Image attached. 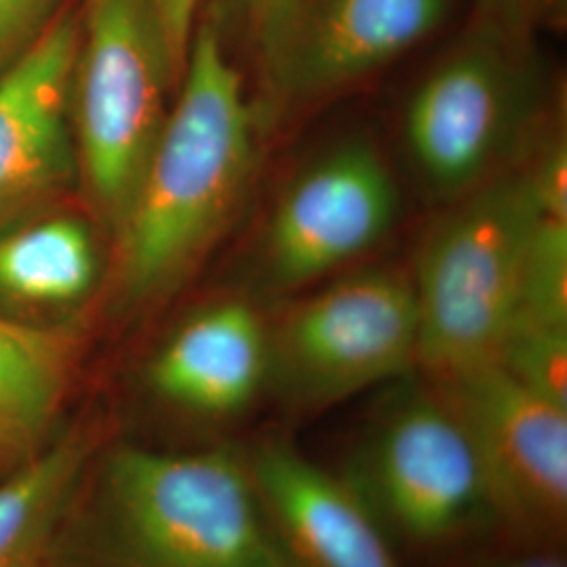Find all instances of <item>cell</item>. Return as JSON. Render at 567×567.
<instances>
[{"instance_id": "23", "label": "cell", "mask_w": 567, "mask_h": 567, "mask_svg": "<svg viewBox=\"0 0 567 567\" xmlns=\"http://www.w3.org/2000/svg\"><path fill=\"white\" fill-rule=\"evenodd\" d=\"M475 7L477 20L529 39L532 30L559 7V0H475Z\"/></svg>"}, {"instance_id": "20", "label": "cell", "mask_w": 567, "mask_h": 567, "mask_svg": "<svg viewBox=\"0 0 567 567\" xmlns=\"http://www.w3.org/2000/svg\"><path fill=\"white\" fill-rule=\"evenodd\" d=\"M55 4L58 0H0V72L47 30Z\"/></svg>"}, {"instance_id": "22", "label": "cell", "mask_w": 567, "mask_h": 567, "mask_svg": "<svg viewBox=\"0 0 567 567\" xmlns=\"http://www.w3.org/2000/svg\"><path fill=\"white\" fill-rule=\"evenodd\" d=\"M526 171L543 217L567 221L566 145H550Z\"/></svg>"}, {"instance_id": "16", "label": "cell", "mask_w": 567, "mask_h": 567, "mask_svg": "<svg viewBox=\"0 0 567 567\" xmlns=\"http://www.w3.org/2000/svg\"><path fill=\"white\" fill-rule=\"evenodd\" d=\"M95 246L84 225L49 219L0 238V297L13 303L76 301L95 280Z\"/></svg>"}, {"instance_id": "13", "label": "cell", "mask_w": 567, "mask_h": 567, "mask_svg": "<svg viewBox=\"0 0 567 567\" xmlns=\"http://www.w3.org/2000/svg\"><path fill=\"white\" fill-rule=\"evenodd\" d=\"M269 332L243 301L204 309L182 326L150 365V383L187 412L225 419L255 402L269 379Z\"/></svg>"}, {"instance_id": "15", "label": "cell", "mask_w": 567, "mask_h": 567, "mask_svg": "<svg viewBox=\"0 0 567 567\" xmlns=\"http://www.w3.org/2000/svg\"><path fill=\"white\" fill-rule=\"evenodd\" d=\"M91 454L84 435L37 452L0 484V567H39Z\"/></svg>"}, {"instance_id": "9", "label": "cell", "mask_w": 567, "mask_h": 567, "mask_svg": "<svg viewBox=\"0 0 567 567\" xmlns=\"http://www.w3.org/2000/svg\"><path fill=\"white\" fill-rule=\"evenodd\" d=\"M398 187L370 143L330 150L290 183L261 243L264 282L295 290L364 255L391 229Z\"/></svg>"}, {"instance_id": "10", "label": "cell", "mask_w": 567, "mask_h": 567, "mask_svg": "<svg viewBox=\"0 0 567 567\" xmlns=\"http://www.w3.org/2000/svg\"><path fill=\"white\" fill-rule=\"evenodd\" d=\"M450 0H299L261 55L286 102H316L398 60L431 37Z\"/></svg>"}, {"instance_id": "4", "label": "cell", "mask_w": 567, "mask_h": 567, "mask_svg": "<svg viewBox=\"0 0 567 567\" xmlns=\"http://www.w3.org/2000/svg\"><path fill=\"white\" fill-rule=\"evenodd\" d=\"M527 41L477 20L414 89L405 145L442 200H458L508 171L526 143L540 105Z\"/></svg>"}, {"instance_id": "21", "label": "cell", "mask_w": 567, "mask_h": 567, "mask_svg": "<svg viewBox=\"0 0 567 567\" xmlns=\"http://www.w3.org/2000/svg\"><path fill=\"white\" fill-rule=\"evenodd\" d=\"M152 13L158 21L164 47L173 65L177 84L182 81L183 68L189 53V44L196 32V20L203 0H147Z\"/></svg>"}, {"instance_id": "5", "label": "cell", "mask_w": 567, "mask_h": 567, "mask_svg": "<svg viewBox=\"0 0 567 567\" xmlns=\"http://www.w3.org/2000/svg\"><path fill=\"white\" fill-rule=\"evenodd\" d=\"M177 84L147 0H86L72 86V133L89 196L121 227Z\"/></svg>"}, {"instance_id": "19", "label": "cell", "mask_w": 567, "mask_h": 567, "mask_svg": "<svg viewBox=\"0 0 567 567\" xmlns=\"http://www.w3.org/2000/svg\"><path fill=\"white\" fill-rule=\"evenodd\" d=\"M299 0H217L210 23L246 42L261 60Z\"/></svg>"}, {"instance_id": "14", "label": "cell", "mask_w": 567, "mask_h": 567, "mask_svg": "<svg viewBox=\"0 0 567 567\" xmlns=\"http://www.w3.org/2000/svg\"><path fill=\"white\" fill-rule=\"evenodd\" d=\"M74 344L58 330L0 318V461L39 452L68 386Z\"/></svg>"}, {"instance_id": "12", "label": "cell", "mask_w": 567, "mask_h": 567, "mask_svg": "<svg viewBox=\"0 0 567 567\" xmlns=\"http://www.w3.org/2000/svg\"><path fill=\"white\" fill-rule=\"evenodd\" d=\"M248 466L265 508L301 567H400L383 526L349 482L282 442Z\"/></svg>"}, {"instance_id": "18", "label": "cell", "mask_w": 567, "mask_h": 567, "mask_svg": "<svg viewBox=\"0 0 567 567\" xmlns=\"http://www.w3.org/2000/svg\"><path fill=\"white\" fill-rule=\"evenodd\" d=\"M496 364L522 385L567 408V328L513 326Z\"/></svg>"}, {"instance_id": "11", "label": "cell", "mask_w": 567, "mask_h": 567, "mask_svg": "<svg viewBox=\"0 0 567 567\" xmlns=\"http://www.w3.org/2000/svg\"><path fill=\"white\" fill-rule=\"evenodd\" d=\"M81 21L65 13L0 72V229L74 179L72 86Z\"/></svg>"}, {"instance_id": "6", "label": "cell", "mask_w": 567, "mask_h": 567, "mask_svg": "<svg viewBox=\"0 0 567 567\" xmlns=\"http://www.w3.org/2000/svg\"><path fill=\"white\" fill-rule=\"evenodd\" d=\"M414 284L368 269L297 305L269 334V377L303 408H324L385 383L416 364Z\"/></svg>"}, {"instance_id": "1", "label": "cell", "mask_w": 567, "mask_h": 567, "mask_svg": "<svg viewBox=\"0 0 567 567\" xmlns=\"http://www.w3.org/2000/svg\"><path fill=\"white\" fill-rule=\"evenodd\" d=\"M255 163V124L224 37L196 28L163 133L118 231L121 284L135 301L168 295L224 231Z\"/></svg>"}, {"instance_id": "17", "label": "cell", "mask_w": 567, "mask_h": 567, "mask_svg": "<svg viewBox=\"0 0 567 567\" xmlns=\"http://www.w3.org/2000/svg\"><path fill=\"white\" fill-rule=\"evenodd\" d=\"M515 324L567 328V221L538 219L527 246Z\"/></svg>"}, {"instance_id": "24", "label": "cell", "mask_w": 567, "mask_h": 567, "mask_svg": "<svg viewBox=\"0 0 567 567\" xmlns=\"http://www.w3.org/2000/svg\"><path fill=\"white\" fill-rule=\"evenodd\" d=\"M494 567H566V564L550 555H532V557L513 559V561H505V564Z\"/></svg>"}, {"instance_id": "7", "label": "cell", "mask_w": 567, "mask_h": 567, "mask_svg": "<svg viewBox=\"0 0 567 567\" xmlns=\"http://www.w3.org/2000/svg\"><path fill=\"white\" fill-rule=\"evenodd\" d=\"M349 484L386 536L414 545L447 543L492 513L473 440L437 389L410 393L386 412Z\"/></svg>"}, {"instance_id": "3", "label": "cell", "mask_w": 567, "mask_h": 567, "mask_svg": "<svg viewBox=\"0 0 567 567\" xmlns=\"http://www.w3.org/2000/svg\"><path fill=\"white\" fill-rule=\"evenodd\" d=\"M543 217L527 171L458 198L416 264V364L435 385L496 364L517 316L527 246Z\"/></svg>"}, {"instance_id": "2", "label": "cell", "mask_w": 567, "mask_h": 567, "mask_svg": "<svg viewBox=\"0 0 567 567\" xmlns=\"http://www.w3.org/2000/svg\"><path fill=\"white\" fill-rule=\"evenodd\" d=\"M105 501L124 567H301L248 461L224 447H122L105 468Z\"/></svg>"}, {"instance_id": "8", "label": "cell", "mask_w": 567, "mask_h": 567, "mask_svg": "<svg viewBox=\"0 0 567 567\" xmlns=\"http://www.w3.org/2000/svg\"><path fill=\"white\" fill-rule=\"evenodd\" d=\"M435 389L456 410L486 477L492 513L532 532L567 517V408L489 364Z\"/></svg>"}]
</instances>
